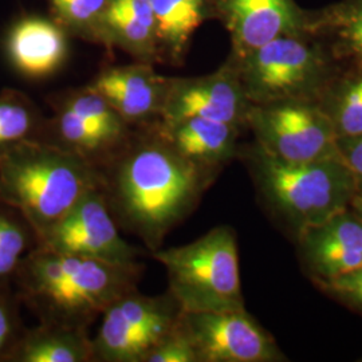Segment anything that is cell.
<instances>
[{
	"mask_svg": "<svg viewBox=\"0 0 362 362\" xmlns=\"http://www.w3.org/2000/svg\"><path fill=\"white\" fill-rule=\"evenodd\" d=\"M156 122L134 128L101 168V191L118 228L140 238L151 252L188 218L215 179L181 157Z\"/></svg>",
	"mask_w": 362,
	"mask_h": 362,
	"instance_id": "6da1fadb",
	"label": "cell"
},
{
	"mask_svg": "<svg viewBox=\"0 0 362 362\" xmlns=\"http://www.w3.org/2000/svg\"><path fill=\"white\" fill-rule=\"evenodd\" d=\"M144 267L35 247L15 274L16 296L39 322L89 329L117 298L137 288Z\"/></svg>",
	"mask_w": 362,
	"mask_h": 362,
	"instance_id": "7a4b0ae2",
	"label": "cell"
},
{
	"mask_svg": "<svg viewBox=\"0 0 362 362\" xmlns=\"http://www.w3.org/2000/svg\"><path fill=\"white\" fill-rule=\"evenodd\" d=\"M100 168L46 141H27L0 155V202L18 209L39 238L93 189Z\"/></svg>",
	"mask_w": 362,
	"mask_h": 362,
	"instance_id": "3957f363",
	"label": "cell"
},
{
	"mask_svg": "<svg viewBox=\"0 0 362 362\" xmlns=\"http://www.w3.org/2000/svg\"><path fill=\"white\" fill-rule=\"evenodd\" d=\"M263 200L298 233L348 209L358 194L357 181L341 156L287 163L257 144L239 149Z\"/></svg>",
	"mask_w": 362,
	"mask_h": 362,
	"instance_id": "277c9868",
	"label": "cell"
},
{
	"mask_svg": "<svg viewBox=\"0 0 362 362\" xmlns=\"http://www.w3.org/2000/svg\"><path fill=\"white\" fill-rule=\"evenodd\" d=\"M152 255L165 269L168 291L181 310L246 309L233 227H215L188 245L161 247Z\"/></svg>",
	"mask_w": 362,
	"mask_h": 362,
	"instance_id": "5b68a950",
	"label": "cell"
},
{
	"mask_svg": "<svg viewBox=\"0 0 362 362\" xmlns=\"http://www.w3.org/2000/svg\"><path fill=\"white\" fill-rule=\"evenodd\" d=\"M230 62L251 105L320 101L330 85L329 57L303 34L272 39Z\"/></svg>",
	"mask_w": 362,
	"mask_h": 362,
	"instance_id": "8992f818",
	"label": "cell"
},
{
	"mask_svg": "<svg viewBox=\"0 0 362 362\" xmlns=\"http://www.w3.org/2000/svg\"><path fill=\"white\" fill-rule=\"evenodd\" d=\"M180 305L169 293L144 296L139 288L117 298L91 337L93 362H144L156 344L179 324Z\"/></svg>",
	"mask_w": 362,
	"mask_h": 362,
	"instance_id": "52a82bcc",
	"label": "cell"
},
{
	"mask_svg": "<svg viewBox=\"0 0 362 362\" xmlns=\"http://www.w3.org/2000/svg\"><path fill=\"white\" fill-rule=\"evenodd\" d=\"M247 129L266 153L287 163L339 156L336 130L318 101L251 105Z\"/></svg>",
	"mask_w": 362,
	"mask_h": 362,
	"instance_id": "ba28073f",
	"label": "cell"
},
{
	"mask_svg": "<svg viewBox=\"0 0 362 362\" xmlns=\"http://www.w3.org/2000/svg\"><path fill=\"white\" fill-rule=\"evenodd\" d=\"M37 247L112 263H136L141 251L119 233L101 188L85 194L62 219L38 238Z\"/></svg>",
	"mask_w": 362,
	"mask_h": 362,
	"instance_id": "9c48e42d",
	"label": "cell"
},
{
	"mask_svg": "<svg viewBox=\"0 0 362 362\" xmlns=\"http://www.w3.org/2000/svg\"><path fill=\"white\" fill-rule=\"evenodd\" d=\"M197 362H279L285 354L269 332L242 310L181 314Z\"/></svg>",
	"mask_w": 362,
	"mask_h": 362,
	"instance_id": "30bf717a",
	"label": "cell"
},
{
	"mask_svg": "<svg viewBox=\"0 0 362 362\" xmlns=\"http://www.w3.org/2000/svg\"><path fill=\"white\" fill-rule=\"evenodd\" d=\"M250 106L238 71L228 62L218 71L203 77L169 78L158 121L175 122L199 117L246 129Z\"/></svg>",
	"mask_w": 362,
	"mask_h": 362,
	"instance_id": "8fae6325",
	"label": "cell"
},
{
	"mask_svg": "<svg viewBox=\"0 0 362 362\" xmlns=\"http://www.w3.org/2000/svg\"><path fill=\"white\" fill-rule=\"evenodd\" d=\"M219 7L233 38L231 61L272 39L305 34L310 27L294 0H219Z\"/></svg>",
	"mask_w": 362,
	"mask_h": 362,
	"instance_id": "7c38bea8",
	"label": "cell"
},
{
	"mask_svg": "<svg viewBox=\"0 0 362 362\" xmlns=\"http://www.w3.org/2000/svg\"><path fill=\"white\" fill-rule=\"evenodd\" d=\"M298 238L302 259L320 285L362 264V221L350 207L299 231Z\"/></svg>",
	"mask_w": 362,
	"mask_h": 362,
	"instance_id": "4fadbf2b",
	"label": "cell"
},
{
	"mask_svg": "<svg viewBox=\"0 0 362 362\" xmlns=\"http://www.w3.org/2000/svg\"><path fill=\"white\" fill-rule=\"evenodd\" d=\"M168 85L169 78L157 74L152 65L140 62L105 69L89 86L130 127L140 128L160 119Z\"/></svg>",
	"mask_w": 362,
	"mask_h": 362,
	"instance_id": "5bb4252c",
	"label": "cell"
},
{
	"mask_svg": "<svg viewBox=\"0 0 362 362\" xmlns=\"http://www.w3.org/2000/svg\"><path fill=\"white\" fill-rule=\"evenodd\" d=\"M173 149L196 168L216 176L221 167L239 155L242 128L208 118H184L175 122H156Z\"/></svg>",
	"mask_w": 362,
	"mask_h": 362,
	"instance_id": "9a60e30c",
	"label": "cell"
},
{
	"mask_svg": "<svg viewBox=\"0 0 362 362\" xmlns=\"http://www.w3.org/2000/svg\"><path fill=\"white\" fill-rule=\"evenodd\" d=\"M4 52L18 74L27 79H42L64 65L67 39L58 23L40 16H25L8 30Z\"/></svg>",
	"mask_w": 362,
	"mask_h": 362,
	"instance_id": "2e32d148",
	"label": "cell"
},
{
	"mask_svg": "<svg viewBox=\"0 0 362 362\" xmlns=\"http://www.w3.org/2000/svg\"><path fill=\"white\" fill-rule=\"evenodd\" d=\"M7 362H93L89 329L39 322L25 329Z\"/></svg>",
	"mask_w": 362,
	"mask_h": 362,
	"instance_id": "e0dca14e",
	"label": "cell"
},
{
	"mask_svg": "<svg viewBox=\"0 0 362 362\" xmlns=\"http://www.w3.org/2000/svg\"><path fill=\"white\" fill-rule=\"evenodd\" d=\"M47 119L26 94L0 91V155L13 146L45 139Z\"/></svg>",
	"mask_w": 362,
	"mask_h": 362,
	"instance_id": "ac0fdd59",
	"label": "cell"
},
{
	"mask_svg": "<svg viewBox=\"0 0 362 362\" xmlns=\"http://www.w3.org/2000/svg\"><path fill=\"white\" fill-rule=\"evenodd\" d=\"M321 106L329 116L338 140L362 134V70L327 86Z\"/></svg>",
	"mask_w": 362,
	"mask_h": 362,
	"instance_id": "d6986e66",
	"label": "cell"
},
{
	"mask_svg": "<svg viewBox=\"0 0 362 362\" xmlns=\"http://www.w3.org/2000/svg\"><path fill=\"white\" fill-rule=\"evenodd\" d=\"M38 243L23 215L0 202V287H11L21 262Z\"/></svg>",
	"mask_w": 362,
	"mask_h": 362,
	"instance_id": "ffe728a7",
	"label": "cell"
},
{
	"mask_svg": "<svg viewBox=\"0 0 362 362\" xmlns=\"http://www.w3.org/2000/svg\"><path fill=\"white\" fill-rule=\"evenodd\" d=\"M54 104L71 110L83 121L116 140L117 143L125 145L134 132V128L130 127L104 97L90 86L69 91L64 97L57 98Z\"/></svg>",
	"mask_w": 362,
	"mask_h": 362,
	"instance_id": "44dd1931",
	"label": "cell"
},
{
	"mask_svg": "<svg viewBox=\"0 0 362 362\" xmlns=\"http://www.w3.org/2000/svg\"><path fill=\"white\" fill-rule=\"evenodd\" d=\"M322 26L337 39L345 54L362 62V0H350L332 8L324 19L310 23L309 28Z\"/></svg>",
	"mask_w": 362,
	"mask_h": 362,
	"instance_id": "7402d4cb",
	"label": "cell"
},
{
	"mask_svg": "<svg viewBox=\"0 0 362 362\" xmlns=\"http://www.w3.org/2000/svg\"><path fill=\"white\" fill-rule=\"evenodd\" d=\"M50 4L61 25L103 40V21L109 0H50Z\"/></svg>",
	"mask_w": 362,
	"mask_h": 362,
	"instance_id": "603a6c76",
	"label": "cell"
},
{
	"mask_svg": "<svg viewBox=\"0 0 362 362\" xmlns=\"http://www.w3.org/2000/svg\"><path fill=\"white\" fill-rule=\"evenodd\" d=\"M21 299L11 287H0V362H7L25 332L19 313Z\"/></svg>",
	"mask_w": 362,
	"mask_h": 362,
	"instance_id": "cb8c5ba5",
	"label": "cell"
},
{
	"mask_svg": "<svg viewBox=\"0 0 362 362\" xmlns=\"http://www.w3.org/2000/svg\"><path fill=\"white\" fill-rule=\"evenodd\" d=\"M144 362H197V356L182 322L179 321L168 334L163 337Z\"/></svg>",
	"mask_w": 362,
	"mask_h": 362,
	"instance_id": "d4e9b609",
	"label": "cell"
},
{
	"mask_svg": "<svg viewBox=\"0 0 362 362\" xmlns=\"http://www.w3.org/2000/svg\"><path fill=\"white\" fill-rule=\"evenodd\" d=\"M321 286L325 291L362 315V264Z\"/></svg>",
	"mask_w": 362,
	"mask_h": 362,
	"instance_id": "484cf974",
	"label": "cell"
},
{
	"mask_svg": "<svg viewBox=\"0 0 362 362\" xmlns=\"http://www.w3.org/2000/svg\"><path fill=\"white\" fill-rule=\"evenodd\" d=\"M338 152L357 181L358 192H362V134L338 140Z\"/></svg>",
	"mask_w": 362,
	"mask_h": 362,
	"instance_id": "4316f807",
	"label": "cell"
},
{
	"mask_svg": "<svg viewBox=\"0 0 362 362\" xmlns=\"http://www.w3.org/2000/svg\"><path fill=\"white\" fill-rule=\"evenodd\" d=\"M202 26L209 16L211 0H175Z\"/></svg>",
	"mask_w": 362,
	"mask_h": 362,
	"instance_id": "83f0119b",
	"label": "cell"
},
{
	"mask_svg": "<svg viewBox=\"0 0 362 362\" xmlns=\"http://www.w3.org/2000/svg\"><path fill=\"white\" fill-rule=\"evenodd\" d=\"M350 208L357 215V218L362 221V192H358V194L353 197Z\"/></svg>",
	"mask_w": 362,
	"mask_h": 362,
	"instance_id": "f1b7e54d",
	"label": "cell"
}]
</instances>
